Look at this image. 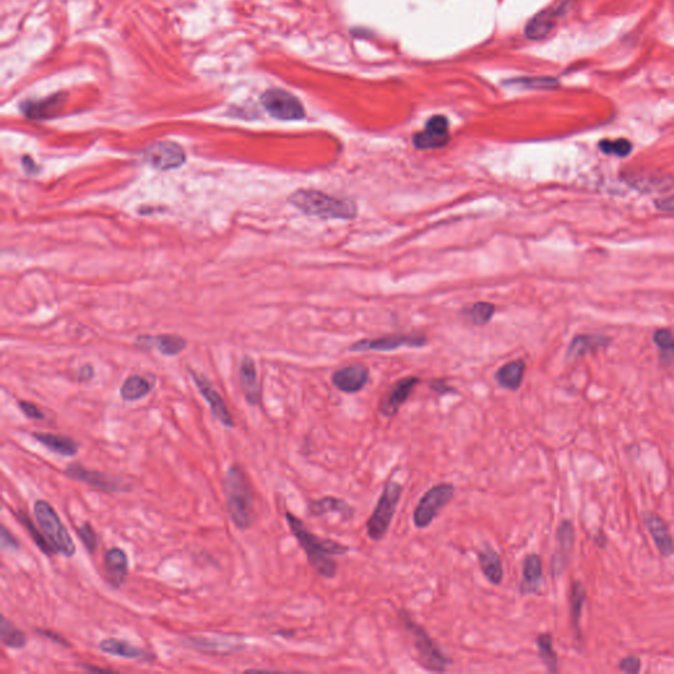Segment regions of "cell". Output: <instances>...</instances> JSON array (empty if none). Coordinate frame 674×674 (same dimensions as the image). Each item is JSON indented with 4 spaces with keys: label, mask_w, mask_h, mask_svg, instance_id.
Wrapping results in <instances>:
<instances>
[{
    "label": "cell",
    "mask_w": 674,
    "mask_h": 674,
    "mask_svg": "<svg viewBox=\"0 0 674 674\" xmlns=\"http://www.w3.org/2000/svg\"><path fill=\"white\" fill-rule=\"evenodd\" d=\"M284 518L294 538H297L302 549L304 551L312 569L324 578H335L337 563L333 560V557L344 556L348 552H350V548L340 544L335 540L319 538L318 535L312 534L299 518H297L289 511L284 514Z\"/></svg>",
    "instance_id": "cell-1"
},
{
    "label": "cell",
    "mask_w": 674,
    "mask_h": 674,
    "mask_svg": "<svg viewBox=\"0 0 674 674\" xmlns=\"http://www.w3.org/2000/svg\"><path fill=\"white\" fill-rule=\"evenodd\" d=\"M223 486L229 518L237 529L246 531L250 529L255 520V499L245 473L238 465H231L228 468Z\"/></svg>",
    "instance_id": "cell-2"
},
{
    "label": "cell",
    "mask_w": 674,
    "mask_h": 674,
    "mask_svg": "<svg viewBox=\"0 0 674 674\" xmlns=\"http://www.w3.org/2000/svg\"><path fill=\"white\" fill-rule=\"evenodd\" d=\"M289 201L303 214L321 219L352 220L357 215L355 201L311 189L292 192Z\"/></svg>",
    "instance_id": "cell-3"
},
{
    "label": "cell",
    "mask_w": 674,
    "mask_h": 674,
    "mask_svg": "<svg viewBox=\"0 0 674 674\" xmlns=\"http://www.w3.org/2000/svg\"><path fill=\"white\" fill-rule=\"evenodd\" d=\"M398 618L401 620L403 627L410 634L420 665L429 672L444 673L448 666L452 664V660L447 655H444V652L435 643V640L429 636V632L423 629L418 621L414 620L409 611L401 609L398 611Z\"/></svg>",
    "instance_id": "cell-4"
},
{
    "label": "cell",
    "mask_w": 674,
    "mask_h": 674,
    "mask_svg": "<svg viewBox=\"0 0 674 674\" xmlns=\"http://www.w3.org/2000/svg\"><path fill=\"white\" fill-rule=\"evenodd\" d=\"M33 514L38 527L49 540V543L53 546L55 552L67 558L73 557L77 553L73 538L53 506L49 502L38 499L33 504Z\"/></svg>",
    "instance_id": "cell-5"
},
{
    "label": "cell",
    "mask_w": 674,
    "mask_h": 674,
    "mask_svg": "<svg viewBox=\"0 0 674 674\" xmlns=\"http://www.w3.org/2000/svg\"><path fill=\"white\" fill-rule=\"evenodd\" d=\"M403 486L398 482H389L383 487L370 518L366 521L368 536L373 541H381L392 526L394 514L399 504Z\"/></svg>",
    "instance_id": "cell-6"
},
{
    "label": "cell",
    "mask_w": 674,
    "mask_h": 674,
    "mask_svg": "<svg viewBox=\"0 0 674 674\" xmlns=\"http://www.w3.org/2000/svg\"><path fill=\"white\" fill-rule=\"evenodd\" d=\"M455 489L452 483H438L424 492L414 510V524L416 529H427L438 514L446 509L455 497Z\"/></svg>",
    "instance_id": "cell-7"
},
{
    "label": "cell",
    "mask_w": 674,
    "mask_h": 674,
    "mask_svg": "<svg viewBox=\"0 0 674 674\" xmlns=\"http://www.w3.org/2000/svg\"><path fill=\"white\" fill-rule=\"evenodd\" d=\"M65 474L74 481L87 483L89 486H92V487H95L101 492H109V494L127 492L132 489L127 481H124L118 477L111 475L109 473H103L99 470L86 469V468H83L82 465L79 464L69 465L65 469Z\"/></svg>",
    "instance_id": "cell-8"
},
{
    "label": "cell",
    "mask_w": 674,
    "mask_h": 674,
    "mask_svg": "<svg viewBox=\"0 0 674 674\" xmlns=\"http://www.w3.org/2000/svg\"><path fill=\"white\" fill-rule=\"evenodd\" d=\"M187 647L206 655L229 656L245 648L244 640L238 635H215V636H187L182 641Z\"/></svg>",
    "instance_id": "cell-9"
},
{
    "label": "cell",
    "mask_w": 674,
    "mask_h": 674,
    "mask_svg": "<svg viewBox=\"0 0 674 674\" xmlns=\"http://www.w3.org/2000/svg\"><path fill=\"white\" fill-rule=\"evenodd\" d=\"M263 104L273 118L280 120H301L306 116V111L298 98L290 92L273 89L263 95Z\"/></svg>",
    "instance_id": "cell-10"
},
{
    "label": "cell",
    "mask_w": 674,
    "mask_h": 674,
    "mask_svg": "<svg viewBox=\"0 0 674 674\" xmlns=\"http://www.w3.org/2000/svg\"><path fill=\"white\" fill-rule=\"evenodd\" d=\"M144 158L152 167L166 172L182 166L186 161V155L178 144L172 141H161L149 146L144 153Z\"/></svg>",
    "instance_id": "cell-11"
},
{
    "label": "cell",
    "mask_w": 674,
    "mask_h": 674,
    "mask_svg": "<svg viewBox=\"0 0 674 674\" xmlns=\"http://www.w3.org/2000/svg\"><path fill=\"white\" fill-rule=\"evenodd\" d=\"M449 121L441 115L429 118L424 131L416 133L412 138L414 145L419 150L444 148L449 144Z\"/></svg>",
    "instance_id": "cell-12"
},
{
    "label": "cell",
    "mask_w": 674,
    "mask_h": 674,
    "mask_svg": "<svg viewBox=\"0 0 674 674\" xmlns=\"http://www.w3.org/2000/svg\"><path fill=\"white\" fill-rule=\"evenodd\" d=\"M427 344V338L423 335H389V336L378 337L373 340H361L350 346L353 352H387L394 350L402 346H423Z\"/></svg>",
    "instance_id": "cell-13"
},
{
    "label": "cell",
    "mask_w": 674,
    "mask_h": 674,
    "mask_svg": "<svg viewBox=\"0 0 674 674\" xmlns=\"http://www.w3.org/2000/svg\"><path fill=\"white\" fill-rule=\"evenodd\" d=\"M420 382L418 377H406L394 383L392 389L386 392L380 402V412L385 418H394L402 406L410 398L414 387Z\"/></svg>",
    "instance_id": "cell-14"
},
{
    "label": "cell",
    "mask_w": 674,
    "mask_h": 674,
    "mask_svg": "<svg viewBox=\"0 0 674 674\" xmlns=\"http://www.w3.org/2000/svg\"><path fill=\"white\" fill-rule=\"evenodd\" d=\"M190 373H192V380H194V382L197 385L198 390L201 392V397L209 403L212 415H214L216 419L219 420L220 423H221L224 427L233 429V427H235L233 418H232L231 412L228 410L226 402L220 397L219 392L215 390V387L212 386V383H211L207 378H204L201 374L195 373V372H192V370H190Z\"/></svg>",
    "instance_id": "cell-15"
},
{
    "label": "cell",
    "mask_w": 674,
    "mask_h": 674,
    "mask_svg": "<svg viewBox=\"0 0 674 674\" xmlns=\"http://www.w3.org/2000/svg\"><path fill=\"white\" fill-rule=\"evenodd\" d=\"M574 527L570 520H563L557 529V547L552 561H551V572L553 577H558L564 573L566 566L569 564L570 555L574 546Z\"/></svg>",
    "instance_id": "cell-16"
},
{
    "label": "cell",
    "mask_w": 674,
    "mask_h": 674,
    "mask_svg": "<svg viewBox=\"0 0 674 674\" xmlns=\"http://www.w3.org/2000/svg\"><path fill=\"white\" fill-rule=\"evenodd\" d=\"M369 381V369L364 365L344 366L332 375V383L340 392L355 394L361 392Z\"/></svg>",
    "instance_id": "cell-17"
},
{
    "label": "cell",
    "mask_w": 674,
    "mask_h": 674,
    "mask_svg": "<svg viewBox=\"0 0 674 674\" xmlns=\"http://www.w3.org/2000/svg\"><path fill=\"white\" fill-rule=\"evenodd\" d=\"M643 520L647 527L653 543L656 546L658 553L663 557L672 556L674 553L673 538L668 529L665 520L660 518L656 512L647 511L643 514Z\"/></svg>",
    "instance_id": "cell-18"
},
{
    "label": "cell",
    "mask_w": 674,
    "mask_h": 674,
    "mask_svg": "<svg viewBox=\"0 0 674 674\" xmlns=\"http://www.w3.org/2000/svg\"><path fill=\"white\" fill-rule=\"evenodd\" d=\"M106 580L114 589H118L128 577V557L120 548H110L104 553Z\"/></svg>",
    "instance_id": "cell-19"
},
{
    "label": "cell",
    "mask_w": 674,
    "mask_h": 674,
    "mask_svg": "<svg viewBox=\"0 0 674 674\" xmlns=\"http://www.w3.org/2000/svg\"><path fill=\"white\" fill-rule=\"evenodd\" d=\"M564 12V6H557L552 9H544L536 16L529 20L526 27V36L529 40H541L547 37L552 29L556 27L557 20Z\"/></svg>",
    "instance_id": "cell-20"
},
{
    "label": "cell",
    "mask_w": 674,
    "mask_h": 674,
    "mask_svg": "<svg viewBox=\"0 0 674 674\" xmlns=\"http://www.w3.org/2000/svg\"><path fill=\"white\" fill-rule=\"evenodd\" d=\"M309 512L315 518L323 516V515L329 514V512H333V514L340 515V518L344 521L353 519V516H355V509L348 502L341 499V498H337V497H332V495L310 501Z\"/></svg>",
    "instance_id": "cell-21"
},
{
    "label": "cell",
    "mask_w": 674,
    "mask_h": 674,
    "mask_svg": "<svg viewBox=\"0 0 674 674\" xmlns=\"http://www.w3.org/2000/svg\"><path fill=\"white\" fill-rule=\"evenodd\" d=\"M523 580L520 582L519 590L521 595L538 594L543 582V564L541 558L529 553L523 561Z\"/></svg>",
    "instance_id": "cell-22"
},
{
    "label": "cell",
    "mask_w": 674,
    "mask_h": 674,
    "mask_svg": "<svg viewBox=\"0 0 674 674\" xmlns=\"http://www.w3.org/2000/svg\"><path fill=\"white\" fill-rule=\"evenodd\" d=\"M240 382L246 402L250 406L258 404L261 401V387L258 382L255 361L249 357H244L240 365Z\"/></svg>",
    "instance_id": "cell-23"
},
{
    "label": "cell",
    "mask_w": 674,
    "mask_h": 674,
    "mask_svg": "<svg viewBox=\"0 0 674 674\" xmlns=\"http://www.w3.org/2000/svg\"><path fill=\"white\" fill-rule=\"evenodd\" d=\"M32 438H36L38 443H41L50 452L62 457H74L79 451L78 443L74 438L64 436V435L33 432Z\"/></svg>",
    "instance_id": "cell-24"
},
{
    "label": "cell",
    "mask_w": 674,
    "mask_h": 674,
    "mask_svg": "<svg viewBox=\"0 0 674 674\" xmlns=\"http://www.w3.org/2000/svg\"><path fill=\"white\" fill-rule=\"evenodd\" d=\"M478 563L481 566L483 575L489 582L498 586L503 581V561L499 553L490 547L486 546L482 551L478 553Z\"/></svg>",
    "instance_id": "cell-25"
},
{
    "label": "cell",
    "mask_w": 674,
    "mask_h": 674,
    "mask_svg": "<svg viewBox=\"0 0 674 674\" xmlns=\"http://www.w3.org/2000/svg\"><path fill=\"white\" fill-rule=\"evenodd\" d=\"M629 183L644 192H663L670 190L674 186V179L669 175H658V174H631Z\"/></svg>",
    "instance_id": "cell-26"
},
{
    "label": "cell",
    "mask_w": 674,
    "mask_h": 674,
    "mask_svg": "<svg viewBox=\"0 0 674 674\" xmlns=\"http://www.w3.org/2000/svg\"><path fill=\"white\" fill-rule=\"evenodd\" d=\"M526 373V364L521 360L511 361L509 364L503 365L501 369L495 373V381L503 389H507L511 392L519 390L523 378Z\"/></svg>",
    "instance_id": "cell-27"
},
{
    "label": "cell",
    "mask_w": 674,
    "mask_h": 674,
    "mask_svg": "<svg viewBox=\"0 0 674 674\" xmlns=\"http://www.w3.org/2000/svg\"><path fill=\"white\" fill-rule=\"evenodd\" d=\"M99 649L103 653L110 656L121 657L128 660H136L141 657H148V652L141 648L135 647L124 640L118 639H104L99 643Z\"/></svg>",
    "instance_id": "cell-28"
},
{
    "label": "cell",
    "mask_w": 674,
    "mask_h": 674,
    "mask_svg": "<svg viewBox=\"0 0 674 674\" xmlns=\"http://www.w3.org/2000/svg\"><path fill=\"white\" fill-rule=\"evenodd\" d=\"M64 106V96L62 95H55L52 98H48L44 101H31L24 104L23 111L27 115L28 118H48L55 116L58 110Z\"/></svg>",
    "instance_id": "cell-29"
},
{
    "label": "cell",
    "mask_w": 674,
    "mask_h": 674,
    "mask_svg": "<svg viewBox=\"0 0 674 674\" xmlns=\"http://www.w3.org/2000/svg\"><path fill=\"white\" fill-rule=\"evenodd\" d=\"M153 383L145 377L132 375L128 377L120 389V397L123 401L136 402L143 399L149 392H152Z\"/></svg>",
    "instance_id": "cell-30"
},
{
    "label": "cell",
    "mask_w": 674,
    "mask_h": 674,
    "mask_svg": "<svg viewBox=\"0 0 674 674\" xmlns=\"http://www.w3.org/2000/svg\"><path fill=\"white\" fill-rule=\"evenodd\" d=\"M586 600V590L582 582L574 581L570 587V621L577 639L581 640V617H582L583 603Z\"/></svg>",
    "instance_id": "cell-31"
},
{
    "label": "cell",
    "mask_w": 674,
    "mask_h": 674,
    "mask_svg": "<svg viewBox=\"0 0 674 674\" xmlns=\"http://www.w3.org/2000/svg\"><path fill=\"white\" fill-rule=\"evenodd\" d=\"M138 344L155 346L165 355H178L186 348V341L183 340L182 337L172 336V335L158 337H140Z\"/></svg>",
    "instance_id": "cell-32"
},
{
    "label": "cell",
    "mask_w": 674,
    "mask_h": 674,
    "mask_svg": "<svg viewBox=\"0 0 674 674\" xmlns=\"http://www.w3.org/2000/svg\"><path fill=\"white\" fill-rule=\"evenodd\" d=\"M15 516L26 527V529L29 532V535H31V538H33V541L36 543L37 547L43 553H45L46 556L57 555L53 546L49 543V540L45 538V535L43 534V531L40 529V527H36L33 524V521L28 516L26 511L20 510L15 512Z\"/></svg>",
    "instance_id": "cell-33"
},
{
    "label": "cell",
    "mask_w": 674,
    "mask_h": 674,
    "mask_svg": "<svg viewBox=\"0 0 674 674\" xmlns=\"http://www.w3.org/2000/svg\"><path fill=\"white\" fill-rule=\"evenodd\" d=\"M609 344V338L600 335H583V336H577L572 341L570 348L568 350L569 357H580L587 352H594L598 350L604 346Z\"/></svg>",
    "instance_id": "cell-34"
},
{
    "label": "cell",
    "mask_w": 674,
    "mask_h": 674,
    "mask_svg": "<svg viewBox=\"0 0 674 674\" xmlns=\"http://www.w3.org/2000/svg\"><path fill=\"white\" fill-rule=\"evenodd\" d=\"M0 640L4 647L11 649H21L28 643L27 635L4 617H1L0 623Z\"/></svg>",
    "instance_id": "cell-35"
},
{
    "label": "cell",
    "mask_w": 674,
    "mask_h": 674,
    "mask_svg": "<svg viewBox=\"0 0 674 674\" xmlns=\"http://www.w3.org/2000/svg\"><path fill=\"white\" fill-rule=\"evenodd\" d=\"M538 655L541 657L544 665L551 673L558 672V658L553 649V636L552 634H540L536 639Z\"/></svg>",
    "instance_id": "cell-36"
},
{
    "label": "cell",
    "mask_w": 674,
    "mask_h": 674,
    "mask_svg": "<svg viewBox=\"0 0 674 674\" xmlns=\"http://www.w3.org/2000/svg\"><path fill=\"white\" fill-rule=\"evenodd\" d=\"M494 312H495L494 304L486 303V302H478L472 304L470 307L465 309L464 316L474 326H485L492 320Z\"/></svg>",
    "instance_id": "cell-37"
},
{
    "label": "cell",
    "mask_w": 674,
    "mask_h": 674,
    "mask_svg": "<svg viewBox=\"0 0 674 674\" xmlns=\"http://www.w3.org/2000/svg\"><path fill=\"white\" fill-rule=\"evenodd\" d=\"M655 343L661 352V363L669 365L674 360V335L669 329H658L655 333Z\"/></svg>",
    "instance_id": "cell-38"
},
{
    "label": "cell",
    "mask_w": 674,
    "mask_h": 674,
    "mask_svg": "<svg viewBox=\"0 0 674 674\" xmlns=\"http://www.w3.org/2000/svg\"><path fill=\"white\" fill-rule=\"evenodd\" d=\"M600 149L604 155L627 157L632 150V144L627 138H617V140H602L600 143Z\"/></svg>",
    "instance_id": "cell-39"
},
{
    "label": "cell",
    "mask_w": 674,
    "mask_h": 674,
    "mask_svg": "<svg viewBox=\"0 0 674 674\" xmlns=\"http://www.w3.org/2000/svg\"><path fill=\"white\" fill-rule=\"evenodd\" d=\"M512 86H520L526 89H553L558 82L553 78H519L510 81Z\"/></svg>",
    "instance_id": "cell-40"
},
{
    "label": "cell",
    "mask_w": 674,
    "mask_h": 674,
    "mask_svg": "<svg viewBox=\"0 0 674 674\" xmlns=\"http://www.w3.org/2000/svg\"><path fill=\"white\" fill-rule=\"evenodd\" d=\"M77 534L81 538L83 546L87 549L89 553H95L98 549V538L96 534L92 529L90 523H84L79 529H77Z\"/></svg>",
    "instance_id": "cell-41"
},
{
    "label": "cell",
    "mask_w": 674,
    "mask_h": 674,
    "mask_svg": "<svg viewBox=\"0 0 674 674\" xmlns=\"http://www.w3.org/2000/svg\"><path fill=\"white\" fill-rule=\"evenodd\" d=\"M18 407H20V410H21V412H23V414L27 416L28 419H45V415H44V412L40 410V409L37 407L36 404H33V403H29V402L26 401H18Z\"/></svg>",
    "instance_id": "cell-42"
},
{
    "label": "cell",
    "mask_w": 674,
    "mask_h": 674,
    "mask_svg": "<svg viewBox=\"0 0 674 674\" xmlns=\"http://www.w3.org/2000/svg\"><path fill=\"white\" fill-rule=\"evenodd\" d=\"M618 668L624 673L636 674L641 669V661L638 656L624 657L620 660Z\"/></svg>",
    "instance_id": "cell-43"
},
{
    "label": "cell",
    "mask_w": 674,
    "mask_h": 674,
    "mask_svg": "<svg viewBox=\"0 0 674 674\" xmlns=\"http://www.w3.org/2000/svg\"><path fill=\"white\" fill-rule=\"evenodd\" d=\"M0 538H1V549L3 551H18L20 549V543H18V538L11 534V531H9L6 526H1Z\"/></svg>",
    "instance_id": "cell-44"
},
{
    "label": "cell",
    "mask_w": 674,
    "mask_h": 674,
    "mask_svg": "<svg viewBox=\"0 0 674 674\" xmlns=\"http://www.w3.org/2000/svg\"><path fill=\"white\" fill-rule=\"evenodd\" d=\"M37 634H38V635H41V636H44V638L49 639V640H52L53 643H55V644H58V646H61V647H65V648L72 647V646H70V643H69V640H66V639H65L64 636H61L60 634H57V632H53V631H49V629H37Z\"/></svg>",
    "instance_id": "cell-45"
},
{
    "label": "cell",
    "mask_w": 674,
    "mask_h": 674,
    "mask_svg": "<svg viewBox=\"0 0 674 674\" xmlns=\"http://www.w3.org/2000/svg\"><path fill=\"white\" fill-rule=\"evenodd\" d=\"M429 387L432 392H436L438 395H446V394H449V392H453L455 394V389H452L449 385H448L446 381L443 380H433L429 382Z\"/></svg>",
    "instance_id": "cell-46"
},
{
    "label": "cell",
    "mask_w": 674,
    "mask_h": 674,
    "mask_svg": "<svg viewBox=\"0 0 674 674\" xmlns=\"http://www.w3.org/2000/svg\"><path fill=\"white\" fill-rule=\"evenodd\" d=\"M656 207L658 210L666 211V212H674V195L673 197H666L657 199Z\"/></svg>",
    "instance_id": "cell-47"
},
{
    "label": "cell",
    "mask_w": 674,
    "mask_h": 674,
    "mask_svg": "<svg viewBox=\"0 0 674 674\" xmlns=\"http://www.w3.org/2000/svg\"><path fill=\"white\" fill-rule=\"evenodd\" d=\"M92 377H94V370H92V366H83L82 369L78 372V380L81 382L90 381Z\"/></svg>",
    "instance_id": "cell-48"
},
{
    "label": "cell",
    "mask_w": 674,
    "mask_h": 674,
    "mask_svg": "<svg viewBox=\"0 0 674 674\" xmlns=\"http://www.w3.org/2000/svg\"><path fill=\"white\" fill-rule=\"evenodd\" d=\"M23 161H24V166L28 167V172H29V173H35V170H33V167H35V162H33L31 158H28V157H24V160H23Z\"/></svg>",
    "instance_id": "cell-49"
},
{
    "label": "cell",
    "mask_w": 674,
    "mask_h": 674,
    "mask_svg": "<svg viewBox=\"0 0 674 674\" xmlns=\"http://www.w3.org/2000/svg\"><path fill=\"white\" fill-rule=\"evenodd\" d=\"M83 668H86V669L90 670V672H112V670H109V669H106V668H96V666L84 665Z\"/></svg>",
    "instance_id": "cell-50"
}]
</instances>
